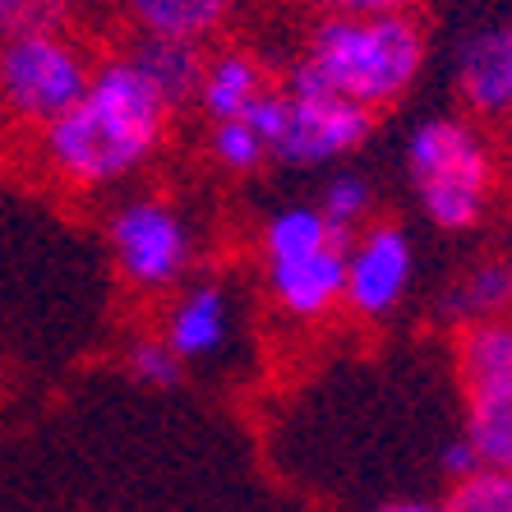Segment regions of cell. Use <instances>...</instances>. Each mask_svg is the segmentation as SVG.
Segmentation results:
<instances>
[{
    "mask_svg": "<svg viewBox=\"0 0 512 512\" xmlns=\"http://www.w3.org/2000/svg\"><path fill=\"white\" fill-rule=\"evenodd\" d=\"M457 97L480 125L512 116V19L471 33L457 51Z\"/></svg>",
    "mask_w": 512,
    "mask_h": 512,
    "instance_id": "30bf717a",
    "label": "cell"
},
{
    "mask_svg": "<svg viewBox=\"0 0 512 512\" xmlns=\"http://www.w3.org/2000/svg\"><path fill=\"white\" fill-rule=\"evenodd\" d=\"M254 125L268 139V157L277 167L296 171H328L356 157L379 130V116L328 88L286 74L273 93L254 107Z\"/></svg>",
    "mask_w": 512,
    "mask_h": 512,
    "instance_id": "8992f818",
    "label": "cell"
},
{
    "mask_svg": "<svg viewBox=\"0 0 512 512\" xmlns=\"http://www.w3.org/2000/svg\"><path fill=\"white\" fill-rule=\"evenodd\" d=\"M176 111L162 102L125 51L97 56L93 79L70 111L28 139L47 185L74 199H102L157 167L167 153Z\"/></svg>",
    "mask_w": 512,
    "mask_h": 512,
    "instance_id": "6da1fadb",
    "label": "cell"
},
{
    "mask_svg": "<svg viewBox=\"0 0 512 512\" xmlns=\"http://www.w3.org/2000/svg\"><path fill=\"white\" fill-rule=\"evenodd\" d=\"M406 185L434 231L471 236L489 222L503 190V162L471 116H429L406 139Z\"/></svg>",
    "mask_w": 512,
    "mask_h": 512,
    "instance_id": "3957f363",
    "label": "cell"
},
{
    "mask_svg": "<svg viewBox=\"0 0 512 512\" xmlns=\"http://www.w3.org/2000/svg\"><path fill=\"white\" fill-rule=\"evenodd\" d=\"M153 333L176 351L185 370L222 356V346L231 342V291L222 282H213V277L194 273L190 282H180L162 300Z\"/></svg>",
    "mask_w": 512,
    "mask_h": 512,
    "instance_id": "ba28073f",
    "label": "cell"
},
{
    "mask_svg": "<svg viewBox=\"0 0 512 512\" xmlns=\"http://www.w3.org/2000/svg\"><path fill=\"white\" fill-rule=\"evenodd\" d=\"M203 153H208V162H213L217 171H227V176H254V171H263L273 162V157H268V139H263V130L254 125V116L203 125Z\"/></svg>",
    "mask_w": 512,
    "mask_h": 512,
    "instance_id": "ac0fdd59",
    "label": "cell"
},
{
    "mask_svg": "<svg viewBox=\"0 0 512 512\" xmlns=\"http://www.w3.org/2000/svg\"><path fill=\"white\" fill-rule=\"evenodd\" d=\"M254 5H310V0H254Z\"/></svg>",
    "mask_w": 512,
    "mask_h": 512,
    "instance_id": "d4e9b609",
    "label": "cell"
},
{
    "mask_svg": "<svg viewBox=\"0 0 512 512\" xmlns=\"http://www.w3.org/2000/svg\"><path fill=\"white\" fill-rule=\"evenodd\" d=\"M508 273H512V259H508Z\"/></svg>",
    "mask_w": 512,
    "mask_h": 512,
    "instance_id": "484cf974",
    "label": "cell"
},
{
    "mask_svg": "<svg viewBox=\"0 0 512 512\" xmlns=\"http://www.w3.org/2000/svg\"><path fill=\"white\" fill-rule=\"evenodd\" d=\"M314 208H319L323 222H328V227L346 240V236H356L365 222H374L379 190H374L360 171H342V167H337L333 176L323 180V190H319V199H314Z\"/></svg>",
    "mask_w": 512,
    "mask_h": 512,
    "instance_id": "d6986e66",
    "label": "cell"
},
{
    "mask_svg": "<svg viewBox=\"0 0 512 512\" xmlns=\"http://www.w3.org/2000/svg\"><path fill=\"white\" fill-rule=\"evenodd\" d=\"M512 310V273H508V259H480V263H466L462 273L453 282L443 286L439 305V323L453 333V328H466V323H480V319H494V314H508Z\"/></svg>",
    "mask_w": 512,
    "mask_h": 512,
    "instance_id": "5bb4252c",
    "label": "cell"
},
{
    "mask_svg": "<svg viewBox=\"0 0 512 512\" xmlns=\"http://www.w3.org/2000/svg\"><path fill=\"white\" fill-rule=\"evenodd\" d=\"M273 84L277 79H273V70L263 65V56H254L250 47H236V42H217V47L203 51L194 111L203 116V125L254 116V107L273 93Z\"/></svg>",
    "mask_w": 512,
    "mask_h": 512,
    "instance_id": "8fae6325",
    "label": "cell"
},
{
    "mask_svg": "<svg viewBox=\"0 0 512 512\" xmlns=\"http://www.w3.org/2000/svg\"><path fill=\"white\" fill-rule=\"evenodd\" d=\"M328 245H342V236L323 222L314 203H282L259 222V263L296 259V254H314Z\"/></svg>",
    "mask_w": 512,
    "mask_h": 512,
    "instance_id": "2e32d148",
    "label": "cell"
},
{
    "mask_svg": "<svg viewBox=\"0 0 512 512\" xmlns=\"http://www.w3.org/2000/svg\"><path fill=\"white\" fill-rule=\"evenodd\" d=\"M342 245L259 263L263 296L286 323H323L342 310Z\"/></svg>",
    "mask_w": 512,
    "mask_h": 512,
    "instance_id": "9c48e42d",
    "label": "cell"
},
{
    "mask_svg": "<svg viewBox=\"0 0 512 512\" xmlns=\"http://www.w3.org/2000/svg\"><path fill=\"white\" fill-rule=\"evenodd\" d=\"M374 512H453L448 503H425V499H402V503H383Z\"/></svg>",
    "mask_w": 512,
    "mask_h": 512,
    "instance_id": "cb8c5ba5",
    "label": "cell"
},
{
    "mask_svg": "<svg viewBox=\"0 0 512 512\" xmlns=\"http://www.w3.org/2000/svg\"><path fill=\"white\" fill-rule=\"evenodd\" d=\"M120 374L134 379L139 388L167 393V388H176V383L185 379V365H180L176 351L148 328V333L125 337V346H120Z\"/></svg>",
    "mask_w": 512,
    "mask_h": 512,
    "instance_id": "ffe728a7",
    "label": "cell"
},
{
    "mask_svg": "<svg viewBox=\"0 0 512 512\" xmlns=\"http://www.w3.org/2000/svg\"><path fill=\"white\" fill-rule=\"evenodd\" d=\"M448 508L453 512H512V471L476 462L457 480H448Z\"/></svg>",
    "mask_w": 512,
    "mask_h": 512,
    "instance_id": "44dd1931",
    "label": "cell"
},
{
    "mask_svg": "<svg viewBox=\"0 0 512 512\" xmlns=\"http://www.w3.org/2000/svg\"><path fill=\"white\" fill-rule=\"evenodd\" d=\"M453 370L462 397L494 393L512 383V310L453 328Z\"/></svg>",
    "mask_w": 512,
    "mask_h": 512,
    "instance_id": "4fadbf2b",
    "label": "cell"
},
{
    "mask_svg": "<svg viewBox=\"0 0 512 512\" xmlns=\"http://www.w3.org/2000/svg\"><path fill=\"white\" fill-rule=\"evenodd\" d=\"M314 14H383V10H416L420 0H310Z\"/></svg>",
    "mask_w": 512,
    "mask_h": 512,
    "instance_id": "603a6c76",
    "label": "cell"
},
{
    "mask_svg": "<svg viewBox=\"0 0 512 512\" xmlns=\"http://www.w3.org/2000/svg\"><path fill=\"white\" fill-rule=\"evenodd\" d=\"M462 402H466L462 439L476 453V462L512 471V383L508 388H494V393L462 397Z\"/></svg>",
    "mask_w": 512,
    "mask_h": 512,
    "instance_id": "e0dca14e",
    "label": "cell"
},
{
    "mask_svg": "<svg viewBox=\"0 0 512 512\" xmlns=\"http://www.w3.org/2000/svg\"><path fill=\"white\" fill-rule=\"evenodd\" d=\"M425 60L429 28L416 10L314 14L296 65L286 74L310 79V84L383 116L420 84Z\"/></svg>",
    "mask_w": 512,
    "mask_h": 512,
    "instance_id": "7a4b0ae2",
    "label": "cell"
},
{
    "mask_svg": "<svg viewBox=\"0 0 512 512\" xmlns=\"http://www.w3.org/2000/svg\"><path fill=\"white\" fill-rule=\"evenodd\" d=\"M130 37H167L190 47H217L236 24L240 0H111Z\"/></svg>",
    "mask_w": 512,
    "mask_h": 512,
    "instance_id": "7c38bea8",
    "label": "cell"
},
{
    "mask_svg": "<svg viewBox=\"0 0 512 512\" xmlns=\"http://www.w3.org/2000/svg\"><path fill=\"white\" fill-rule=\"evenodd\" d=\"M508 125H512V116H508Z\"/></svg>",
    "mask_w": 512,
    "mask_h": 512,
    "instance_id": "4316f807",
    "label": "cell"
},
{
    "mask_svg": "<svg viewBox=\"0 0 512 512\" xmlns=\"http://www.w3.org/2000/svg\"><path fill=\"white\" fill-rule=\"evenodd\" d=\"M102 240L116 282L139 300H167L199 268V231L167 194H120L102 217Z\"/></svg>",
    "mask_w": 512,
    "mask_h": 512,
    "instance_id": "5b68a950",
    "label": "cell"
},
{
    "mask_svg": "<svg viewBox=\"0 0 512 512\" xmlns=\"http://www.w3.org/2000/svg\"><path fill=\"white\" fill-rule=\"evenodd\" d=\"M416 286V240L397 222H365L342 245V310L356 323H383Z\"/></svg>",
    "mask_w": 512,
    "mask_h": 512,
    "instance_id": "52a82bcc",
    "label": "cell"
},
{
    "mask_svg": "<svg viewBox=\"0 0 512 512\" xmlns=\"http://www.w3.org/2000/svg\"><path fill=\"white\" fill-rule=\"evenodd\" d=\"M120 51L134 60V70H139L143 79L162 93V102H167L176 116L185 107H194L199 74H203V47H190V42H167V37H130Z\"/></svg>",
    "mask_w": 512,
    "mask_h": 512,
    "instance_id": "9a60e30c",
    "label": "cell"
},
{
    "mask_svg": "<svg viewBox=\"0 0 512 512\" xmlns=\"http://www.w3.org/2000/svg\"><path fill=\"white\" fill-rule=\"evenodd\" d=\"M97 51L74 28H33L0 37V130L33 139L79 102Z\"/></svg>",
    "mask_w": 512,
    "mask_h": 512,
    "instance_id": "277c9868",
    "label": "cell"
},
{
    "mask_svg": "<svg viewBox=\"0 0 512 512\" xmlns=\"http://www.w3.org/2000/svg\"><path fill=\"white\" fill-rule=\"evenodd\" d=\"M79 0H0V37L33 28H70Z\"/></svg>",
    "mask_w": 512,
    "mask_h": 512,
    "instance_id": "7402d4cb",
    "label": "cell"
}]
</instances>
